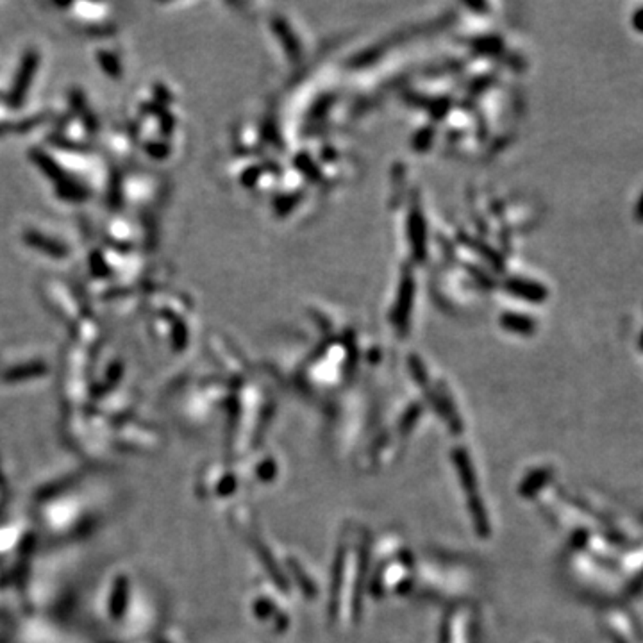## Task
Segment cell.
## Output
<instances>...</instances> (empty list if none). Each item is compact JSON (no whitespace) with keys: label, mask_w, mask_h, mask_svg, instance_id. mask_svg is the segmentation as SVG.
<instances>
[{"label":"cell","mask_w":643,"mask_h":643,"mask_svg":"<svg viewBox=\"0 0 643 643\" xmlns=\"http://www.w3.org/2000/svg\"><path fill=\"white\" fill-rule=\"evenodd\" d=\"M633 25H635L636 31L643 32V8H640L638 11L635 13V16H633Z\"/></svg>","instance_id":"obj_1"},{"label":"cell","mask_w":643,"mask_h":643,"mask_svg":"<svg viewBox=\"0 0 643 643\" xmlns=\"http://www.w3.org/2000/svg\"><path fill=\"white\" fill-rule=\"evenodd\" d=\"M636 218H638V220H643V195L640 197L638 205H636Z\"/></svg>","instance_id":"obj_2"}]
</instances>
